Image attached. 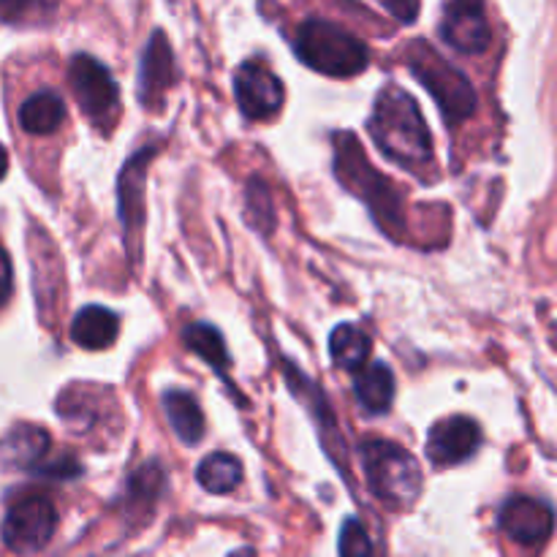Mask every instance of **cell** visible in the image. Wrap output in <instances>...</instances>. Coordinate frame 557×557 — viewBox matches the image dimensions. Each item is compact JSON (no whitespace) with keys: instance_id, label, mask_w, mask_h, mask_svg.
I'll list each match as a JSON object with an SVG mask.
<instances>
[{"instance_id":"6da1fadb","label":"cell","mask_w":557,"mask_h":557,"mask_svg":"<svg viewBox=\"0 0 557 557\" xmlns=\"http://www.w3.org/2000/svg\"><path fill=\"white\" fill-rule=\"evenodd\" d=\"M368 131L375 147L397 166L422 172L433 161V136H430L428 120L422 117L417 98L397 85L379 92Z\"/></svg>"},{"instance_id":"7a4b0ae2","label":"cell","mask_w":557,"mask_h":557,"mask_svg":"<svg viewBox=\"0 0 557 557\" xmlns=\"http://www.w3.org/2000/svg\"><path fill=\"white\" fill-rule=\"evenodd\" d=\"M294 49L308 69L324 76H335V79L362 74L370 63V49L362 38H357L337 22L319 20V16H310L297 27Z\"/></svg>"},{"instance_id":"3957f363","label":"cell","mask_w":557,"mask_h":557,"mask_svg":"<svg viewBox=\"0 0 557 557\" xmlns=\"http://www.w3.org/2000/svg\"><path fill=\"white\" fill-rule=\"evenodd\" d=\"M362 471L375 498L389 509H408L422 495V468L417 457L395 441L370 438L362 449Z\"/></svg>"},{"instance_id":"277c9868","label":"cell","mask_w":557,"mask_h":557,"mask_svg":"<svg viewBox=\"0 0 557 557\" xmlns=\"http://www.w3.org/2000/svg\"><path fill=\"white\" fill-rule=\"evenodd\" d=\"M335 172L337 180L346 183V188L357 190L359 199L368 201L370 212L381 228L400 237V223H403V199L395 190L389 180L381 177L370 161L364 158V150H359L357 139L351 134H337L335 136Z\"/></svg>"},{"instance_id":"5b68a950","label":"cell","mask_w":557,"mask_h":557,"mask_svg":"<svg viewBox=\"0 0 557 557\" xmlns=\"http://www.w3.org/2000/svg\"><path fill=\"white\" fill-rule=\"evenodd\" d=\"M406 58L411 74L417 76V79L433 92L435 101H438L446 123L457 125L476 112V90H473V85L468 82V76L462 74V71H457L451 63H446L433 47H428L424 41H413L411 47H408Z\"/></svg>"},{"instance_id":"8992f818","label":"cell","mask_w":557,"mask_h":557,"mask_svg":"<svg viewBox=\"0 0 557 557\" xmlns=\"http://www.w3.org/2000/svg\"><path fill=\"white\" fill-rule=\"evenodd\" d=\"M58 531V509L44 493H27L9 506L3 517V544L14 555H36Z\"/></svg>"},{"instance_id":"52a82bcc","label":"cell","mask_w":557,"mask_h":557,"mask_svg":"<svg viewBox=\"0 0 557 557\" xmlns=\"http://www.w3.org/2000/svg\"><path fill=\"white\" fill-rule=\"evenodd\" d=\"M69 82L85 117L96 128H112L120 109V92L107 65L98 63L92 54H74L69 65Z\"/></svg>"},{"instance_id":"ba28073f","label":"cell","mask_w":557,"mask_h":557,"mask_svg":"<svg viewBox=\"0 0 557 557\" xmlns=\"http://www.w3.org/2000/svg\"><path fill=\"white\" fill-rule=\"evenodd\" d=\"M158 145H147L136 150V156L128 158L117 180V205H120V223H123L125 245H128L131 259H139V234L145 223V185H147V166L156 158Z\"/></svg>"},{"instance_id":"9c48e42d","label":"cell","mask_w":557,"mask_h":557,"mask_svg":"<svg viewBox=\"0 0 557 557\" xmlns=\"http://www.w3.org/2000/svg\"><path fill=\"white\" fill-rule=\"evenodd\" d=\"M234 96L239 112L248 120H270L286 101L283 82L264 60H245L234 74Z\"/></svg>"},{"instance_id":"30bf717a","label":"cell","mask_w":557,"mask_h":557,"mask_svg":"<svg viewBox=\"0 0 557 557\" xmlns=\"http://www.w3.org/2000/svg\"><path fill=\"white\" fill-rule=\"evenodd\" d=\"M482 446V428L471 417L441 419L428 435V457L435 468H451L471 460Z\"/></svg>"},{"instance_id":"8fae6325","label":"cell","mask_w":557,"mask_h":557,"mask_svg":"<svg viewBox=\"0 0 557 557\" xmlns=\"http://www.w3.org/2000/svg\"><path fill=\"white\" fill-rule=\"evenodd\" d=\"M441 38L462 54L487 52L490 41H493V30H490L484 5L468 3V0L446 3L444 20H441Z\"/></svg>"},{"instance_id":"7c38bea8","label":"cell","mask_w":557,"mask_h":557,"mask_svg":"<svg viewBox=\"0 0 557 557\" xmlns=\"http://www.w3.org/2000/svg\"><path fill=\"white\" fill-rule=\"evenodd\" d=\"M553 506L536 498H525V495L506 500L498 515L500 531L522 547H539L547 542L553 536Z\"/></svg>"},{"instance_id":"4fadbf2b","label":"cell","mask_w":557,"mask_h":557,"mask_svg":"<svg viewBox=\"0 0 557 557\" xmlns=\"http://www.w3.org/2000/svg\"><path fill=\"white\" fill-rule=\"evenodd\" d=\"M174 76V52L172 44H169L166 33L156 30L147 41L145 52H141V65H139V101L141 107L158 112L163 96L172 87Z\"/></svg>"},{"instance_id":"5bb4252c","label":"cell","mask_w":557,"mask_h":557,"mask_svg":"<svg viewBox=\"0 0 557 557\" xmlns=\"http://www.w3.org/2000/svg\"><path fill=\"white\" fill-rule=\"evenodd\" d=\"M283 368H286V381H288V386L294 389V397H299V400L308 406V411L313 413L315 424H319V430H321V438H324L326 455L332 457V462H335L337 468L341 466L346 468V462H348L346 444H343L341 428H337L335 417H332L330 406H326L324 392H321L313 381L305 379V375L299 373V368H294L288 359H283Z\"/></svg>"},{"instance_id":"9a60e30c","label":"cell","mask_w":557,"mask_h":557,"mask_svg":"<svg viewBox=\"0 0 557 557\" xmlns=\"http://www.w3.org/2000/svg\"><path fill=\"white\" fill-rule=\"evenodd\" d=\"M52 449V438L36 424H14L0 438V468L3 471H36L47 466V455Z\"/></svg>"},{"instance_id":"2e32d148","label":"cell","mask_w":557,"mask_h":557,"mask_svg":"<svg viewBox=\"0 0 557 557\" xmlns=\"http://www.w3.org/2000/svg\"><path fill=\"white\" fill-rule=\"evenodd\" d=\"M120 335V319L101 305H87L71 321V341L87 351H103Z\"/></svg>"},{"instance_id":"e0dca14e","label":"cell","mask_w":557,"mask_h":557,"mask_svg":"<svg viewBox=\"0 0 557 557\" xmlns=\"http://www.w3.org/2000/svg\"><path fill=\"white\" fill-rule=\"evenodd\" d=\"M163 411H166L169 424H172V430L177 433V438L183 441L185 446H196L205 438V413H201V406L196 403V397L190 395V392H163Z\"/></svg>"},{"instance_id":"ac0fdd59","label":"cell","mask_w":557,"mask_h":557,"mask_svg":"<svg viewBox=\"0 0 557 557\" xmlns=\"http://www.w3.org/2000/svg\"><path fill=\"white\" fill-rule=\"evenodd\" d=\"M354 392H357V400L370 417H381L392 408L395 400V375H392L389 364L373 362L370 368L359 370L357 379H354Z\"/></svg>"},{"instance_id":"d6986e66","label":"cell","mask_w":557,"mask_h":557,"mask_svg":"<svg viewBox=\"0 0 557 557\" xmlns=\"http://www.w3.org/2000/svg\"><path fill=\"white\" fill-rule=\"evenodd\" d=\"M370 351H373V341L368 332L357 324H341L332 330L330 335V354L332 362L346 373L357 375L370 362Z\"/></svg>"},{"instance_id":"ffe728a7","label":"cell","mask_w":557,"mask_h":557,"mask_svg":"<svg viewBox=\"0 0 557 557\" xmlns=\"http://www.w3.org/2000/svg\"><path fill=\"white\" fill-rule=\"evenodd\" d=\"M65 120V103L58 92L41 90L33 92L25 103L20 107V125L22 131L33 136H47L63 125Z\"/></svg>"},{"instance_id":"44dd1931","label":"cell","mask_w":557,"mask_h":557,"mask_svg":"<svg viewBox=\"0 0 557 557\" xmlns=\"http://www.w3.org/2000/svg\"><path fill=\"white\" fill-rule=\"evenodd\" d=\"M183 343L188 351H194L196 357L205 359V362L210 364V368L215 370V373L221 375L228 386H232V381H228V364H232V359H228L226 341H223V335L215 330V326L212 324L185 326Z\"/></svg>"},{"instance_id":"7402d4cb","label":"cell","mask_w":557,"mask_h":557,"mask_svg":"<svg viewBox=\"0 0 557 557\" xmlns=\"http://www.w3.org/2000/svg\"><path fill=\"white\" fill-rule=\"evenodd\" d=\"M243 462L228 451H215V455L205 457L196 468V479H199L201 490L210 495H228L243 484Z\"/></svg>"},{"instance_id":"603a6c76","label":"cell","mask_w":557,"mask_h":557,"mask_svg":"<svg viewBox=\"0 0 557 557\" xmlns=\"http://www.w3.org/2000/svg\"><path fill=\"white\" fill-rule=\"evenodd\" d=\"M163 487V471L158 462L139 468L134 476L128 479V506H152L161 495Z\"/></svg>"},{"instance_id":"cb8c5ba5","label":"cell","mask_w":557,"mask_h":557,"mask_svg":"<svg viewBox=\"0 0 557 557\" xmlns=\"http://www.w3.org/2000/svg\"><path fill=\"white\" fill-rule=\"evenodd\" d=\"M337 549L341 557H375V547L370 542L368 531L357 517H348L341 528V539H337Z\"/></svg>"},{"instance_id":"d4e9b609","label":"cell","mask_w":557,"mask_h":557,"mask_svg":"<svg viewBox=\"0 0 557 557\" xmlns=\"http://www.w3.org/2000/svg\"><path fill=\"white\" fill-rule=\"evenodd\" d=\"M248 215H250V223H256V228H261L264 234H270L272 228V218H275V212H272V199H270V190H267V185L261 183V180H250L248 183Z\"/></svg>"},{"instance_id":"484cf974","label":"cell","mask_w":557,"mask_h":557,"mask_svg":"<svg viewBox=\"0 0 557 557\" xmlns=\"http://www.w3.org/2000/svg\"><path fill=\"white\" fill-rule=\"evenodd\" d=\"M38 11H54L52 3H0V16L5 22H16L22 14H38Z\"/></svg>"},{"instance_id":"4316f807","label":"cell","mask_w":557,"mask_h":557,"mask_svg":"<svg viewBox=\"0 0 557 557\" xmlns=\"http://www.w3.org/2000/svg\"><path fill=\"white\" fill-rule=\"evenodd\" d=\"M11 286H14V275H11V261L9 253L0 245V305H5V299L11 297Z\"/></svg>"},{"instance_id":"83f0119b","label":"cell","mask_w":557,"mask_h":557,"mask_svg":"<svg viewBox=\"0 0 557 557\" xmlns=\"http://www.w3.org/2000/svg\"><path fill=\"white\" fill-rule=\"evenodd\" d=\"M384 9L395 14L400 22H411L419 14V3H397V0H384Z\"/></svg>"},{"instance_id":"f1b7e54d","label":"cell","mask_w":557,"mask_h":557,"mask_svg":"<svg viewBox=\"0 0 557 557\" xmlns=\"http://www.w3.org/2000/svg\"><path fill=\"white\" fill-rule=\"evenodd\" d=\"M5 172H9V152H5V147L0 145V180L5 177Z\"/></svg>"},{"instance_id":"f546056e","label":"cell","mask_w":557,"mask_h":557,"mask_svg":"<svg viewBox=\"0 0 557 557\" xmlns=\"http://www.w3.org/2000/svg\"><path fill=\"white\" fill-rule=\"evenodd\" d=\"M232 557H256V553L250 547H243V549H237Z\"/></svg>"}]
</instances>
